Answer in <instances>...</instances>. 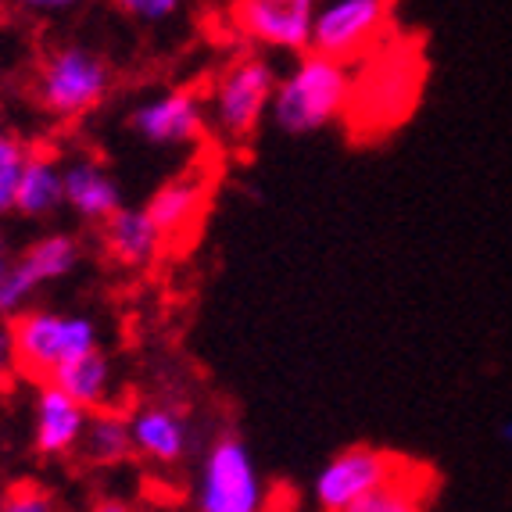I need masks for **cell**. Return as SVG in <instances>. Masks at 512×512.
<instances>
[{
  "label": "cell",
  "mask_w": 512,
  "mask_h": 512,
  "mask_svg": "<svg viewBox=\"0 0 512 512\" xmlns=\"http://www.w3.org/2000/svg\"><path fill=\"white\" fill-rule=\"evenodd\" d=\"M412 470L419 466L402 455L373 448V444H351L319 466V473L312 477V502L319 512H344L359 498L373 495L376 487L409 477Z\"/></svg>",
  "instance_id": "cell-8"
},
{
  "label": "cell",
  "mask_w": 512,
  "mask_h": 512,
  "mask_svg": "<svg viewBox=\"0 0 512 512\" xmlns=\"http://www.w3.org/2000/svg\"><path fill=\"white\" fill-rule=\"evenodd\" d=\"M108 8L119 11L126 22H133L137 29H169L187 15L190 0H108Z\"/></svg>",
  "instance_id": "cell-21"
},
{
  "label": "cell",
  "mask_w": 512,
  "mask_h": 512,
  "mask_svg": "<svg viewBox=\"0 0 512 512\" xmlns=\"http://www.w3.org/2000/svg\"><path fill=\"white\" fill-rule=\"evenodd\" d=\"M29 298H33V291L22 280L18 255H11L8 244H0V319H15L26 308Z\"/></svg>",
  "instance_id": "cell-23"
},
{
  "label": "cell",
  "mask_w": 512,
  "mask_h": 512,
  "mask_svg": "<svg viewBox=\"0 0 512 512\" xmlns=\"http://www.w3.org/2000/svg\"><path fill=\"white\" fill-rule=\"evenodd\" d=\"M86 512H137L129 502H122V498H101V502H94Z\"/></svg>",
  "instance_id": "cell-27"
},
{
  "label": "cell",
  "mask_w": 512,
  "mask_h": 512,
  "mask_svg": "<svg viewBox=\"0 0 512 512\" xmlns=\"http://www.w3.org/2000/svg\"><path fill=\"white\" fill-rule=\"evenodd\" d=\"M126 126L151 147H194L208 137L205 94H197L194 86L154 90L129 108Z\"/></svg>",
  "instance_id": "cell-10"
},
{
  "label": "cell",
  "mask_w": 512,
  "mask_h": 512,
  "mask_svg": "<svg viewBox=\"0 0 512 512\" xmlns=\"http://www.w3.org/2000/svg\"><path fill=\"white\" fill-rule=\"evenodd\" d=\"M394 33V0H319L312 47L333 61L355 65Z\"/></svg>",
  "instance_id": "cell-7"
},
{
  "label": "cell",
  "mask_w": 512,
  "mask_h": 512,
  "mask_svg": "<svg viewBox=\"0 0 512 512\" xmlns=\"http://www.w3.org/2000/svg\"><path fill=\"white\" fill-rule=\"evenodd\" d=\"M76 455L90 466H122L126 459H133V437H129V416L115 409H97L90 412L83 430V441H79Z\"/></svg>",
  "instance_id": "cell-19"
},
{
  "label": "cell",
  "mask_w": 512,
  "mask_h": 512,
  "mask_svg": "<svg viewBox=\"0 0 512 512\" xmlns=\"http://www.w3.org/2000/svg\"><path fill=\"white\" fill-rule=\"evenodd\" d=\"M190 512H273V487L240 434L222 430L205 444L190 480Z\"/></svg>",
  "instance_id": "cell-4"
},
{
  "label": "cell",
  "mask_w": 512,
  "mask_h": 512,
  "mask_svg": "<svg viewBox=\"0 0 512 512\" xmlns=\"http://www.w3.org/2000/svg\"><path fill=\"white\" fill-rule=\"evenodd\" d=\"M15 373H18V366H15V344H11V330L0 323V387H8Z\"/></svg>",
  "instance_id": "cell-26"
},
{
  "label": "cell",
  "mask_w": 512,
  "mask_h": 512,
  "mask_svg": "<svg viewBox=\"0 0 512 512\" xmlns=\"http://www.w3.org/2000/svg\"><path fill=\"white\" fill-rule=\"evenodd\" d=\"M101 244L111 262L126 265V269H147L162 258L165 237L151 222L147 208H126L122 205L111 219L101 222Z\"/></svg>",
  "instance_id": "cell-15"
},
{
  "label": "cell",
  "mask_w": 512,
  "mask_h": 512,
  "mask_svg": "<svg viewBox=\"0 0 512 512\" xmlns=\"http://www.w3.org/2000/svg\"><path fill=\"white\" fill-rule=\"evenodd\" d=\"M86 419L90 409L65 394L58 384H40L33 405V444L36 452L47 455V459H65V455H76L79 441H83Z\"/></svg>",
  "instance_id": "cell-13"
},
{
  "label": "cell",
  "mask_w": 512,
  "mask_h": 512,
  "mask_svg": "<svg viewBox=\"0 0 512 512\" xmlns=\"http://www.w3.org/2000/svg\"><path fill=\"white\" fill-rule=\"evenodd\" d=\"M18 15L40 18V22H54V18H69L83 11L90 0H8Z\"/></svg>",
  "instance_id": "cell-25"
},
{
  "label": "cell",
  "mask_w": 512,
  "mask_h": 512,
  "mask_svg": "<svg viewBox=\"0 0 512 512\" xmlns=\"http://www.w3.org/2000/svg\"><path fill=\"white\" fill-rule=\"evenodd\" d=\"M15 344V366L22 376L47 384L61 366L101 348V330L86 312H61V308H22L8 323Z\"/></svg>",
  "instance_id": "cell-6"
},
{
  "label": "cell",
  "mask_w": 512,
  "mask_h": 512,
  "mask_svg": "<svg viewBox=\"0 0 512 512\" xmlns=\"http://www.w3.org/2000/svg\"><path fill=\"white\" fill-rule=\"evenodd\" d=\"M129 437H133V455L154 466H180L197 448L194 419L183 405L172 402L137 405L129 412Z\"/></svg>",
  "instance_id": "cell-12"
},
{
  "label": "cell",
  "mask_w": 512,
  "mask_h": 512,
  "mask_svg": "<svg viewBox=\"0 0 512 512\" xmlns=\"http://www.w3.org/2000/svg\"><path fill=\"white\" fill-rule=\"evenodd\" d=\"M58 208H65V162L47 147H29L26 169L18 176L15 212L26 219H47Z\"/></svg>",
  "instance_id": "cell-16"
},
{
  "label": "cell",
  "mask_w": 512,
  "mask_h": 512,
  "mask_svg": "<svg viewBox=\"0 0 512 512\" xmlns=\"http://www.w3.org/2000/svg\"><path fill=\"white\" fill-rule=\"evenodd\" d=\"M348 101L351 65L305 51L291 61V69L276 76L269 122L287 137H312L344 122Z\"/></svg>",
  "instance_id": "cell-2"
},
{
  "label": "cell",
  "mask_w": 512,
  "mask_h": 512,
  "mask_svg": "<svg viewBox=\"0 0 512 512\" xmlns=\"http://www.w3.org/2000/svg\"><path fill=\"white\" fill-rule=\"evenodd\" d=\"M115 72L111 61L90 43H58L36 65L33 94L40 108L58 122H76L94 115L111 94Z\"/></svg>",
  "instance_id": "cell-5"
},
{
  "label": "cell",
  "mask_w": 512,
  "mask_h": 512,
  "mask_svg": "<svg viewBox=\"0 0 512 512\" xmlns=\"http://www.w3.org/2000/svg\"><path fill=\"white\" fill-rule=\"evenodd\" d=\"M276 65L262 51H240L215 72L208 83V133L226 147H248L258 129L269 122V104L276 90Z\"/></svg>",
  "instance_id": "cell-3"
},
{
  "label": "cell",
  "mask_w": 512,
  "mask_h": 512,
  "mask_svg": "<svg viewBox=\"0 0 512 512\" xmlns=\"http://www.w3.org/2000/svg\"><path fill=\"white\" fill-rule=\"evenodd\" d=\"M319 0H230V29L262 54H305Z\"/></svg>",
  "instance_id": "cell-9"
},
{
  "label": "cell",
  "mask_w": 512,
  "mask_h": 512,
  "mask_svg": "<svg viewBox=\"0 0 512 512\" xmlns=\"http://www.w3.org/2000/svg\"><path fill=\"white\" fill-rule=\"evenodd\" d=\"M29 147L11 133H0V219L15 212L18 176L26 169Z\"/></svg>",
  "instance_id": "cell-22"
},
{
  "label": "cell",
  "mask_w": 512,
  "mask_h": 512,
  "mask_svg": "<svg viewBox=\"0 0 512 512\" xmlns=\"http://www.w3.org/2000/svg\"><path fill=\"white\" fill-rule=\"evenodd\" d=\"M51 384H58L65 394H72L83 409H111V398H115V366L104 355L101 348L86 351L79 359H72L69 366H61L51 376Z\"/></svg>",
  "instance_id": "cell-18"
},
{
  "label": "cell",
  "mask_w": 512,
  "mask_h": 512,
  "mask_svg": "<svg viewBox=\"0 0 512 512\" xmlns=\"http://www.w3.org/2000/svg\"><path fill=\"white\" fill-rule=\"evenodd\" d=\"M0 512H61V505L43 484H15L0 495Z\"/></svg>",
  "instance_id": "cell-24"
},
{
  "label": "cell",
  "mask_w": 512,
  "mask_h": 512,
  "mask_svg": "<svg viewBox=\"0 0 512 512\" xmlns=\"http://www.w3.org/2000/svg\"><path fill=\"white\" fill-rule=\"evenodd\" d=\"M126 205L119 180L94 154H76L65 162V208L83 222H104Z\"/></svg>",
  "instance_id": "cell-14"
},
{
  "label": "cell",
  "mask_w": 512,
  "mask_h": 512,
  "mask_svg": "<svg viewBox=\"0 0 512 512\" xmlns=\"http://www.w3.org/2000/svg\"><path fill=\"white\" fill-rule=\"evenodd\" d=\"M212 205V172L208 169H187L180 176L165 180L162 187L147 197V215L165 237V248L187 244L201 230V222Z\"/></svg>",
  "instance_id": "cell-11"
},
{
  "label": "cell",
  "mask_w": 512,
  "mask_h": 512,
  "mask_svg": "<svg viewBox=\"0 0 512 512\" xmlns=\"http://www.w3.org/2000/svg\"><path fill=\"white\" fill-rule=\"evenodd\" d=\"M83 262V248L72 233H43L29 244L22 255H18V269H22V280L29 283V291H43L51 283L69 280L72 273Z\"/></svg>",
  "instance_id": "cell-17"
},
{
  "label": "cell",
  "mask_w": 512,
  "mask_h": 512,
  "mask_svg": "<svg viewBox=\"0 0 512 512\" xmlns=\"http://www.w3.org/2000/svg\"><path fill=\"white\" fill-rule=\"evenodd\" d=\"M427 83V58L412 36L391 33L373 54L351 65L348 122L351 137L384 140L405 126Z\"/></svg>",
  "instance_id": "cell-1"
},
{
  "label": "cell",
  "mask_w": 512,
  "mask_h": 512,
  "mask_svg": "<svg viewBox=\"0 0 512 512\" xmlns=\"http://www.w3.org/2000/svg\"><path fill=\"white\" fill-rule=\"evenodd\" d=\"M427 491H430V473L419 466L409 477H398L391 484L376 487L373 495L359 498L344 512H427Z\"/></svg>",
  "instance_id": "cell-20"
},
{
  "label": "cell",
  "mask_w": 512,
  "mask_h": 512,
  "mask_svg": "<svg viewBox=\"0 0 512 512\" xmlns=\"http://www.w3.org/2000/svg\"><path fill=\"white\" fill-rule=\"evenodd\" d=\"M498 437H502V444H509V448H512V416L502 419V427H498Z\"/></svg>",
  "instance_id": "cell-28"
}]
</instances>
